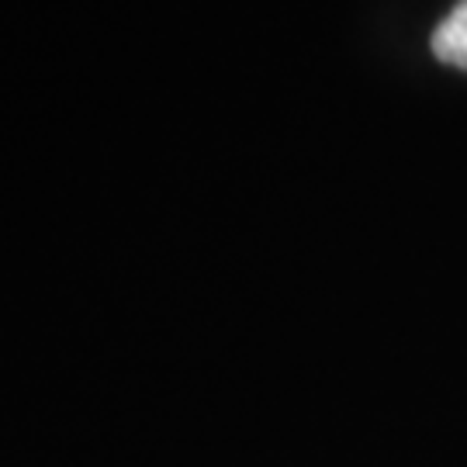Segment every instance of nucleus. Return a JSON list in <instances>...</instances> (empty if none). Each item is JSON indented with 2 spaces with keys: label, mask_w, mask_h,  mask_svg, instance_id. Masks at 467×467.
I'll return each mask as SVG.
<instances>
[{
  "label": "nucleus",
  "mask_w": 467,
  "mask_h": 467,
  "mask_svg": "<svg viewBox=\"0 0 467 467\" xmlns=\"http://www.w3.org/2000/svg\"><path fill=\"white\" fill-rule=\"evenodd\" d=\"M430 49L443 67L467 73V0H457L453 11L430 35Z\"/></svg>",
  "instance_id": "1"
}]
</instances>
